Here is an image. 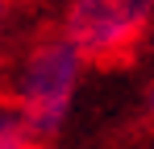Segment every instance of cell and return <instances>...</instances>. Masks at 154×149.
<instances>
[{"label": "cell", "mask_w": 154, "mask_h": 149, "mask_svg": "<svg viewBox=\"0 0 154 149\" xmlns=\"http://www.w3.org/2000/svg\"><path fill=\"white\" fill-rule=\"evenodd\" d=\"M83 71H88V58L63 29L38 33L29 46L17 50L4 74V99L29 120V128L42 141H50L75 108Z\"/></svg>", "instance_id": "cell-1"}, {"label": "cell", "mask_w": 154, "mask_h": 149, "mask_svg": "<svg viewBox=\"0 0 154 149\" xmlns=\"http://www.w3.org/2000/svg\"><path fill=\"white\" fill-rule=\"evenodd\" d=\"M154 25V0H67L58 29L88 62H121Z\"/></svg>", "instance_id": "cell-2"}, {"label": "cell", "mask_w": 154, "mask_h": 149, "mask_svg": "<svg viewBox=\"0 0 154 149\" xmlns=\"http://www.w3.org/2000/svg\"><path fill=\"white\" fill-rule=\"evenodd\" d=\"M0 149H42V137L8 99H0Z\"/></svg>", "instance_id": "cell-3"}, {"label": "cell", "mask_w": 154, "mask_h": 149, "mask_svg": "<svg viewBox=\"0 0 154 149\" xmlns=\"http://www.w3.org/2000/svg\"><path fill=\"white\" fill-rule=\"evenodd\" d=\"M13 13H17V0H0V42H4L8 29H13Z\"/></svg>", "instance_id": "cell-4"}, {"label": "cell", "mask_w": 154, "mask_h": 149, "mask_svg": "<svg viewBox=\"0 0 154 149\" xmlns=\"http://www.w3.org/2000/svg\"><path fill=\"white\" fill-rule=\"evenodd\" d=\"M146 112H150V124H154V83H150V91H146Z\"/></svg>", "instance_id": "cell-5"}]
</instances>
